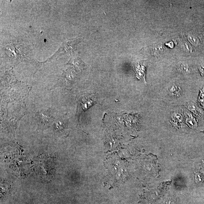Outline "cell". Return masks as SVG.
Listing matches in <instances>:
<instances>
[{
    "mask_svg": "<svg viewBox=\"0 0 204 204\" xmlns=\"http://www.w3.org/2000/svg\"><path fill=\"white\" fill-rule=\"evenodd\" d=\"M34 118L37 122L39 128H47L54 121L53 118L50 115V110L42 111L36 113Z\"/></svg>",
    "mask_w": 204,
    "mask_h": 204,
    "instance_id": "cell-1",
    "label": "cell"
},
{
    "mask_svg": "<svg viewBox=\"0 0 204 204\" xmlns=\"http://www.w3.org/2000/svg\"><path fill=\"white\" fill-rule=\"evenodd\" d=\"M78 43V40L76 39L65 42L55 54L49 59L48 61L50 59H54L57 56H59L60 54H62L63 53H71L73 52L75 48L76 44Z\"/></svg>",
    "mask_w": 204,
    "mask_h": 204,
    "instance_id": "cell-2",
    "label": "cell"
},
{
    "mask_svg": "<svg viewBox=\"0 0 204 204\" xmlns=\"http://www.w3.org/2000/svg\"><path fill=\"white\" fill-rule=\"evenodd\" d=\"M66 124L64 120L62 118H58L54 121L55 132H63L66 129Z\"/></svg>",
    "mask_w": 204,
    "mask_h": 204,
    "instance_id": "cell-3",
    "label": "cell"
},
{
    "mask_svg": "<svg viewBox=\"0 0 204 204\" xmlns=\"http://www.w3.org/2000/svg\"><path fill=\"white\" fill-rule=\"evenodd\" d=\"M81 100V106L84 110H86L92 106L94 103L93 97L91 98V96H84Z\"/></svg>",
    "mask_w": 204,
    "mask_h": 204,
    "instance_id": "cell-4",
    "label": "cell"
},
{
    "mask_svg": "<svg viewBox=\"0 0 204 204\" xmlns=\"http://www.w3.org/2000/svg\"><path fill=\"white\" fill-rule=\"evenodd\" d=\"M183 116L178 113H174L172 115V122L176 128H178L182 124Z\"/></svg>",
    "mask_w": 204,
    "mask_h": 204,
    "instance_id": "cell-5",
    "label": "cell"
},
{
    "mask_svg": "<svg viewBox=\"0 0 204 204\" xmlns=\"http://www.w3.org/2000/svg\"><path fill=\"white\" fill-rule=\"evenodd\" d=\"M186 122L191 128H195L197 126V123L196 118L191 115L189 114L186 118Z\"/></svg>",
    "mask_w": 204,
    "mask_h": 204,
    "instance_id": "cell-6",
    "label": "cell"
},
{
    "mask_svg": "<svg viewBox=\"0 0 204 204\" xmlns=\"http://www.w3.org/2000/svg\"><path fill=\"white\" fill-rule=\"evenodd\" d=\"M169 92L172 96L178 97L181 94V89L178 86L173 85L169 88Z\"/></svg>",
    "mask_w": 204,
    "mask_h": 204,
    "instance_id": "cell-7",
    "label": "cell"
},
{
    "mask_svg": "<svg viewBox=\"0 0 204 204\" xmlns=\"http://www.w3.org/2000/svg\"><path fill=\"white\" fill-rule=\"evenodd\" d=\"M188 107L189 110L195 113V114L197 115H200L201 114L199 109L198 108L197 106L194 103L190 104L189 105Z\"/></svg>",
    "mask_w": 204,
    "mask_h": 204,
    "instance_id": "cell-8",
    "label": "cell"
},
{
    "mask_svg": "<svg viewBox=\"0 0 204 204\" xmlns=\"http://www.w3.org/2000/svg\"><path fill=\"white\" fill-rule=\"evenodd\" d=\"M136 75L137 77H138V78L140 77H143L144 78H145V67H142V68H141V67L139 66L136 68Z\"/></svg>",
    "mask_w": 204,
    "mask_h": 204,
    "instance_id": "cell-9",
    "label": "cell"
},
{
    "mask_svg": "<svg viewBox=\"0 0 204 204\" xmlns=\"http://www.w3.org/2000/svg\"><path fill=\"white\" fill-rule=\"evenodd\" d=\"M198 102L200 106L204 109V88L200 90Z\"/></svg>",
    "mask_w": 204,
    "mask_h": 204,
    "instance_id": "cell-10",
    "label": "cell"
},
{
    "mask_svg": "<svg viewBox=\"0 0 204 204\" xmlns=\"http://www.w3.org/2000/svg\"><path fill=\"white\" fill-rule=\"evenodd\" d=\"M189 39L191 41V43L195 46H197L199 43V41L198 38L196 36L194 35H189Z\"/></svg>",
    "mask_w": 204,
    "mask_h": 204,
    "instance_id": "cell-11",
    "label": "cell"
},
{
    "mask_svg": "<svg viewBox=\"0 0 204 204\" xmlns=\"http://www.w3.org/2000/svg\"><path fill=\"white\" fill-rule=\"evenodd\" d=\"M199 70L202 76H204V65L200 66Z\"/></svg>",
    "mask_w": 204,
    "mask_h": 204,
    "instance_id": "cell-12",
    "label": "cell"
}]
</instances>
